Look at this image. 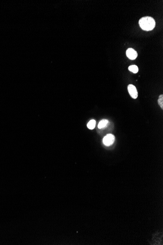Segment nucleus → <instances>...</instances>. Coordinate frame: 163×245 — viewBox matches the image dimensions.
Segmentation results:
<instances>
[{
	"label": "nucleus",
	"mask_w": 163,
	"mask_h": 245,
	"mask_svg": "<svg viewBox=\"0 0 163 245\" xmlns=\"http://www.w3.org/2000/svg\"><path fill=\"white\" fill-rule=\"evenodd\" d=\"M140 27L145 31L152 30L155 27V21L153 18L146 16L142 18L139 21Z\"/></svg>",
	"instance_id": "1"
},
{
	"label": "nucleus",
	"mask_w": 163,
	"mask_h": 245,
	"mask_svg": "<svg viewBox=\"0 0 163 245\" xmlns=\"http://www.w3.org/2000/svg\"><path fill=\"white\" fill-rule=\"evenodd\" d=\"M128 91L129 92L130 95L132 97V98L133 99H136L138 97V92L136 89V87H135L134 86L132 85V84H130L128 86Z\"/></svg>",
	"instance_id": "3"
},
{
	"label": "nucleus",
	"mask_w": 163,
	"mask_h": 245,
	"mask_svg": "<svg viewBox=\"0 0 163 245\" xmlns=\"http://www.w3.org/2000/svg\"><path fill=\"white\" fill-rule=\"evenodd\" d=\"M115 141V137L112 134H108L103 139V143L105 145L110 146Z\"/></svg>",
	"instance_id": "2"
},
{
	"label": "nucleus",
	"mask_w": 163,
	"mask_h": 245,
	"mask_svg": "<svg viewBox=\"0 0 163 245\" xmlns=\"http://www.w3.org/2000/svg\"><path fill=\"white\" fill-rule=\"evenodd\" d=\"M108 121L107 119H102V120H101L99 122L98 125V127L99 129L104 128L106 126L107 124H108Z\"/></svg>",
	"instance_id": "5"
},
{
	"label": "nucleus",
	"mask_w": 163,
	"mask_h": 245,
	"mask_svg": "<svg viewBox=\"0 0 163 245\" xmlns=\"http://www.w3.org/2000/svg\"><path fill=\"white\" fill-rule=\"evenodd\" d=\"M95 125H96L95 120L92 119V120L89 121V123L87 124V126L89 129L92 130V129H93L94 128H95Z\"/></svg>",
	"instance_id": "6"
},
{
	"label": "nucleus",
	"mask_w": 163,
	"mask_h": 245,
	"mask_svg": "<svg viewBox=\"0 0 163 245\" xmlns=\"http://www.w3.org/2000/svg\"><path fill=\"white\" fill-rule=\"evenodd\" d=\"M128 70L134 73H138V67L136 66V65H132V66H130L128 67Z\"/></svg>",
	"instance_id": "7"
},
{
	"label": "nucleus",
	"mask_w": 163,
	"mask_h": 245,
	"mask_svg": "<svg viewBox=\"0 0 163 245\" xmlns=\"http://www.w3.org/2000/svg\"><path fill=\"white\" fill-rule=\"evenodd\" d=\"M127 57L130 60H134L138 56V54L136 51L132 48H129L126 51Z\"/></svg>",
	"instance_id": "4"
},
{
	"label": "nucleus",
	"mask_w": 163,
	"mask_h": 245,
	"mask_svg": "<svg viewBox=\"0 0 163 245\" xmlns=\"http://www.w3.org/2000/svg\"><path fill=\"white\" fill-rule=\"evenodd\" d=\"M158 102L159 105L160 106V107H161L162 109H163V95H160L159 97L158 100Z\"/></svg>",
	"instance_id": "8"
}]
</instances>
